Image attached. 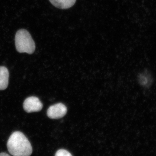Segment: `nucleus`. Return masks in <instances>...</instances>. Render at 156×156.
<instances>
[{"label": "nucleus", "instance_id": "8", "mask_svg": "<svg viewBox=\"0 0 156 156\" xmlns=\"http://www.w3.org/2000/svg\"><path fill=\"white\" fill-rule=\"evenodd\" d=\"M55 156H73L69 152L64 149H60L56 152Z\"/></svg>", "mask_w": 156, "mask_h": 156}, {"label": "nucleus", "instance_id": "2", "mask_svg": "<svg viewBox=\"0 0 156 156\" xmlns=\"http://www.w3.org/2000/svg\"><path fill=\"white\" fill-rule=\"evenodd\" d=\"M15 46L19 53L31 54L35 50V44L28 31L20 29L16 33L15 37Z\"/></svg>", "mask_w": 156, "mask_h": 156}, {"label": "nucleus", "instance_id": "4", "mask_svg": "<svg viewBox=\"0 0 156 156\" xmlns=\"http://www.w3.org/2000/svg\"><path fill=\"white\" fill-rule=\"evenodd\" d=\"M23 106L26 112L31 113L40 111L43 108V104L38 98L31 96L25 99Z\"/></svg>", "mask_w": 156, "mask_h": 156}, {"label": "nucleus", "instance_id": "6", "mask_svg": "<svg viewBox=\"0 0 156 156\" xmlns=\"http://www.w3.org/2000/svg\"><path fill=\"white\" fill-rule=\"evenodd\" d=\"M53 6L61 9H69L75 4L76 0H49Z\"/></svg>", "mask_w": 156, "mask_h": 156}, {"label": "nucleus", "instance_id": "1", "mask_svg": "<svg viewBox=\"0 0 156 156\" xmlns=\"http://www.w3.org/2000/svg\"><path fill=\"white\" fill-rule=\"evenodd\" d=\"M7 147L14 156H30L33 149L30 143L26 136L20 131H15L9 137Z\"/></svg>", "mask_w": 156, "mask_h": 156}, {"label": "nucleus", "instance_id": "3", "mask_svg": "<svg viewBox=\"0 0 156 156\" xmlns=\"http://www.w3.org/2000/svg\"><path fill=\"white\" fill-rule=\"evenodd\" d=\"M67 112L66 106L63 104L58 103L51 105L47 111V115L50 119H59L66 115Z\"/></svg>", "mask_w": 156, "mask_h": 156}, {"label": "nucleus", "instance_id": "9", "mask_svg": "<svg viewBox=\"0 0 156 156\" xmlns=\"http://www.w3.org/2000/svg\"><path fill=\"white\" fill-rule=\"evenodd\" d=\"M0 156H11L9 154L6 153H0Z\"/></svg>", "mask_w": 156, "mask_h": 156}, {"label": "nucleus", "instance_id": "5", "mask_svg": "<svg viewBox=\"0 0 156 156\" xmlns=\"http://www.w3.org/2000/svg\"><path fill=\"white\" fill-rule=\"evenodd\" d=\"M9 71L5 66H0V90H5L8 87Z\"/></svg>", "mask_w": 156, "mask_h": 156}, {"label": "nucleus", "instance_id": "7", "mask_svg": "<svg viewBox=\"0 0 156 156\" xmlns=\"http://www.w3.org/2000/svg\"><path fill=\"white\" fill-rule=\"evenodd\" d=\"M139 81L140 83L143 86H146L147 84H148V83L149 82L148 79L147 77V76L143 74L139 76Z\"/></svg>", "mask_w": 156, "mask_h": 156}]
</instances>
